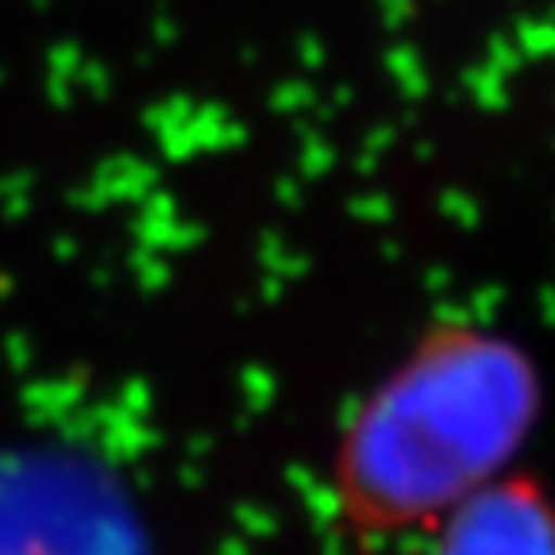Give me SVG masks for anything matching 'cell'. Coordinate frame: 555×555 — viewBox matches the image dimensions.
<instances>
[{
	"mask_svg": "<svg viewBox=\"0 0 555 555\" xmlns=\"http://www.w3.org/2000/svg\"><path fill=\"white\" fill-rule=\"evenodd\" d=\"M540 374L509 336L451 328L398 366L347 448V490L371 532L433 529L513 470L537 428Z\"/></svg>",
	"mask_w": 555,
	"mask_h": 555,
	"instance_id": "6da1fadb",
	"label": "cell"
},
{
	"mask_svg": "<svg viewBox=\"0 0 555 555\" xmlns=\"http://www.w3.org/2000/svg\"><path fill=\"white\" fill-rule=\"evenodd\" d=\"M428 555H555L552 490L509 470L436 520Z\"/></svg>",
	"mask_w": 555,
	"mask_h": 555,
	"instance_id": "7a4b0ae2",
	"label": "cell"
}]
</instances>
